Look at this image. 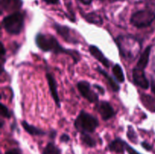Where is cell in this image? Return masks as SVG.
Here are the masks:
<instances>
[{
    "mask_svg": "<svg viewBox=\"0 0 155 154\" xmlns=\"http://www.w3.org/2000/svg\"><path fill=\"white\" fill-rule=\"evenodd\" d=\"M112 72H113L114 79H116L118 82L123 83L125 82V75H124L122 67L119 63H116L114 65L113 68H112Z\"/></svg>",
    "mask_w": 155,
    "mask_h": 154,
    "instance_id": "obj_18",
    "label": "cell"
},
{
    "mask_svg": "<svg viewBox=\"0 0 155 154\" xmlns=\"http://www.w3.org/2000/svg\"><path fill=\"white\" fill-rule=\"evenodd\" d=\"M110 2H116V1H120V0H110ZM121 1H122V0H121Z\"/></svg>",
    "mask_w": 155,
    "mask_h": 154,
    "instance_id": "obj_34",
    "label": "cell"
},
{
    "mask_svg": "<svg viewBox=\"0 0 155 154\" xmlns=\"http://www.w3.org/2000/svg\"><path fill=\"white\" fill-rule=\"evenodd\" d=\"M92 86H93L94 88L96 89V90L98 91V94H101V95H104V94H105V90H104V88L102 86L98 84H94Z\"/></svg>",
    "mask_w": 155,
    "mask_h": 154,
    "instance_id": "obj_23",
    "label": "cell"
},
{
    "mask_svg": "<svg viewBox=\"0 0 155 154\" xmlns=\"http://www.w3.org/2000/svg\"><path fill=\"white\" fill-rule=\"evenodd\" d=\"M133 83L142 89H148L150 86L149 80L147 79L144 69L135 66L133 69Z\"/></svg>",
    "mask_w": 155,
    "mask_h": 154,
    "instance_id": "obj_9",
    "label": "cell"
},
{
    "mask_svg": "<svg viewBox=\"0 0 155 154\" xmlns=\"http://www.w3.org/2000/svg\"><path fill=\"white\" fill-rule=\"evenodd\" d=\"M151 50H152V46L151 45H148L145 51H143L142 54L139 57V60H138L137 63H136V67L139 68V69H145L147 67L149 62L150 55H151Z\"/></svg>",
    "mask_w": 155,
    "mask_h": 154,
    "instance_id": "obj_15",
    "label": "cell"
},
{
    "mask_svg": "<svg viewBox=\"0 0 155 154\" xmlns=\"http://www.w3.org/2000/svg\"><path fill=\"white\" fill-rule=\"evenodd\" d=\"M45 2H46L47 4H50V5H57L59 4V0H43Z\"/></svg>",
    "mask_w": 155,
    "mask_h": 154,
    "instance_id": "obj_30",
    "label": "cell"
},
{
    "mask_svg": "<svg viewBox=\"0 0 155 154\" xmlns=\"http://www.w3.org/2000/svg\"><path fill=\"white\" fill-rule=\"evenodd\" d=\"M42 154H61V149L52 142L47 143L42 151Z\"/></svg>",
    "mask_w": 155,
    "mask_h": 154,
    "instance_id": "obj_20",
    "label": "cell"
},
{
    "mask_svg": "<svg viewBox=\"0 0 155 154\" xmlns=\"http://www.w3.org/2000/svg\"><path fill=\"white\" fill-rule=\"evenodd\" d=\"M0 113L2 117L6 118V119H10L12 117V113L9 110V109L6 107L5 104H1V110H0Z\"/></svg>",
    "mask_w": 155,
    "mask_h": 154,
    "instance_id": "obj_22",
    "label": "cell"
},
{
    "mask_svg": "<svg viewBox=\"0 0 155 154\" xmlns=\"http://www.w3.org/2000/svg\"><path fill=\"white\" fill-rule=\"evenodd\" d=\"M35 42L38 48L42 51L51 52L55 54H68L72 57L74 63H77L81 60V54L78 51L64 48L53 35L39 33L36 36Z\"/></svg>",
    "mask_w": 155,
    "mask_h": 154,
    "instance_id": "obj_1",
    "label": "cell"
},
{
    "mask_svg": "<svg viewBox=\"0 0 155 154\" xmlns=\"http://www.w3.org/2000/svg\"><path fill=\"white\" fill-rule=\"evenodd\" d=\"M99 125V121L95 116L85 110H81L74 121L76 129L82 133H93Z\"/></svg>",
    "mask_w": 155,
    "mask_h": 154,
    "instance_id": "obj_3",
    "label": "cell"
},
{
    "mask_svg": "<svg viewBox=\"0 0 155 154\" xmlns=\"http://www.w3.org/2000/svg\"><path fill=\"white\" fill-rule=\"evenodd\" d=\"M77 89L83 98L92 104H97L99 101L98 93L92 88L90 83L85 80H81L77 83Z\"/></svg>",
    "mask_w": 155,
    "mask_h": 154,
    "instance_id": "obj_7",
    "label": "cell"
},
{
    "mask_svg": "<svg viewBox=\"0 0 155 154\" xmlns=\"http://www.w3.org/2000/svg\"><path fill=\"white\" fill-rule=\"evenodd\" d=\"M141 145H142V146L144 148V149H145L146 150H148V151H150L152 149V146L145 141L142 142V143H141Z\"/></svg>",
    "mask_w": 155,
    "mask_h": 154,
    "instance_id": "obj_27",
    "label": "cell"
},
{
    "mask_svg": "<svg viewBox=\"0 0 155 154\" xmlns=\"http://www.w3.org/2000/svg\"><path fill=\"white\" fill-rule=\"evenodd\" d=\"M78 1L80 2L81 3H83V4L86 5H90L91 3L92 2V0H78Z\"/></svg>",
    "mask_w": 155,
    "mask_h": 154,
    "instance_id": "obj_31",
    "label": "cell"
},
{
    "mask_svg": "<svg viewBox=\"0 0 155 154\" xmlns=\"http://www.w3.org/2000/svg\"><path fill=\"white\" fill-rule=\"evenodd\" d=\"M5 154H22V151L19 148H13L6 151Z\"/></svg>",
    "mask_w": 155,
    "mask_h": 154,
    "instance_id": "obj_24",
    "label": "cell"
},
{
    "mask_svg": "<svg viewBox=\"0 0 155 154\" xmlns=\"http://www.w3.org/2000/svg\"><path fill=\"white\" fill-rule=\"evenodd\" d=\"M45 77H46L47 82H48V88H49L50 93H51V97H52L53 100L55 102L56 105L58 106V108L61 107V101L60 98H59L58 92V84L56 82L55 78L54 75L50 72H46L45 74Z\"/></svg>",
    "mask_w": 155,
    "mask_h": 154,
    "instance_id": "obj_10",
    "label": "cell"
},
{
    "mask_svg": "<svg viewBox=\"0 0 155 154\" xmlns=\"http://www.w3.org/2000/svg\"><path fill=\"white\" fill-rule=\"evenodd\" d=\"M80 140L83 142V143H84L86 146H89V147H94L97 144L96 140L93 137H92L89 133L80 134Z\"/></svg>",
    "mask_w": 155,
    "mask_h": 154,
    "instance_id": "obj_19",
    "label": "cell"
},
{
    "mask_svg": "<svg viewBox=\"0 0 155 154\" xmlns=\"http://www.w3.org/2000/svg\"><path fill=\"white\" fill-rule=\"evenodd\" d=\"M22 0H0L1 14L4 11H15L22 7Z\"/></svg>",
    "mask_w": 155,
    "mask_h": 154,
    "instance_id": "obj_11",
    "label": "cell"
},
{
    "mask_svg": "<svg viewBox=\"0 0 155 154\" xmlns=\"http://www.w3.org/2000/svg\"><path fill=\"white\" fill-rule=\"evenodd\" d=\"M21 125H22L23 128L29 134L33 136H42L45 135L46 134V131L44 130L41 129V128H38V127L35 126V125H30L26 121H22L21 122Z\"/></svg>",
    "mask_w": 155,
    "mask_h": 154,
    "instance_id": "obj_16",
    "label": "cell"
},
{
    "mask_svg": "<svg viewBox=\"0 0 155 154\" xmlns=\"http://www.w3.org/2000/svg\"><path fill=\"white\" fill-rule=\"evenodd\" d=\"M53 27L55 30V31L57 32L58 34L61 36L62 39L65 42H68V43L74 44V45H77V44L80 43L78 35L76 33L75 30L71 29L68 26L61 25V24L54 23L53 24Z\"/></svg>",
    "mask_w": 155,
    "mask_h": 154,
    "instance_id": "obj_6",
    "label": "cell"
},
{
    "mask_svg": "<svg viewBox=\"0 0 155 154\" xmlns=\"http://www.w3.org/2000/svg\"><path fill=\"white\" fill-rule=\"evenodd\" d=\"M96 70L98 71V73L101 74V75H103V77H104L106 80L107 82V84L110 86V88H111V90L114 92H118L120 89V86L117 83V81L115 80V79H114L113 77L110 76L107 72H106L104 69H103L100 66H98L96 67Z\"/></svg>",
    "mask_w": 155,
    "mask_h": 154,
    "instance_id": "obj_14",
    "label": "cell"
},
{
    "mask_svg": "<svg viewBox=\"0 0 155 154\" xmlns=\"http://www.w3.org/2000/svg\"><path fill=\"white\" fill-rule=\"evenodd\" d=\"M150 86H151V91L155 95V79L154 78H151V83H150Z\"/></svg>",
    "mask_w": 155,
    "mask_h": 154,
    "instance_id": "obj_29",
    "label": "cell"
},
{
    "mask_svg": "<svg viewBox=\"0 0 155 154\" xmlns=\"http://www.w3.org/2000/svg\"><path fill=\"white\" fill-rule=\"evenodd\" d=\"M1 128H3V125H4V120H3L2 119H1Z\"/></svg>",
    "mask_w": 155,
    "mask_h": 154,
    "instance_id": "obj_33",
    "label": "cell"
},
{
    "mask_svg": "<svg viewBox=\"0 0 155 154\" xmlns=\"http://www.w3.org/2000/svg\"><path fill=\"white\" fill-rule=\"evenodd\" d=\"M127 136L128 137L129 140L132 142V143L137 144L139 142V139H138V134L136 131H135L134 128L131 125H129L127 127Z\"/></svg>",
    "mask_w": 155,
    "mask_h": 154,
    "instance_id": "obj_21",
    "label": "cell"
},
{
    "mask_svg": "<svg viewBox=\"0 0 155 154\" xmlns=\"http://www.w3.org/2000/svg\"><path fill=\"white\" fill-rule=\"evenodd\" d=\"M84 19L89 24H95L97 26H101L103 24V19L96 12H90V13L83 14Z\"/></svg>",
    "mask_w": 155,
    "mask_h": 154,
    "instance_id": "obj_17",
    "label": "cell"
},
{
    "mask_svg": "<svg viewBox=\"0 0 155 154\" xmlns=\"http://www.w3.org/2000/svg\"><path fill=\"white\" fill-rule=\"evenodd\" d=\"M56 134H57V131H56L55 130H52V131H51L49 132V135L51 138H54V137H55Z\"/></svg>",
    "mask_w": 155,
    "mask_h": 154,
    "instance_id": "obj_32",
    "label": "cell"
},
{
    "mask_svg": "<svg viewBox=\"0 0 155 154\" xmlns=\"http://www.w3.org/2000/svg\"><path fill=\"white\" fill-rule=\"evenodd\" d=\"M70 140H71V137L67 134H61L60 137V141L62 142V143H68V142L70 141Z\"/></svg>",
    "mask_w": 155,
    "mask_h": 154,
    "instance_id": "obj_25",
    "label": "cell"
},
{
    "mask_svg": "<svg viewBox=\"0 0 155 154\" xmlns=\"http://www.w3.org/2000/svg\"><path fill=\"white\" fill-rule=\"evenodd\" d=\"M128 143L120 137H117L112 140L108 145L109 150L117 153H124L127 151V146Z\"/></svg>",
    "mask_w": 155,
    "mask_h": 154,
    "instance_id": "obj_13",
    "label": "cell"
},
{
    "mask_svg": "<svg viewBox=\"0 0 155 154\" xmlns=\"http://www.w3.org/2000/svg\"><path fill=\"white\" fill-rule=\"evenodd\" d=\"M89 53L91 54V55L92 57H95L97 60L100 62L102 65H104L105 67L109 68L110 66V62L107 57H105L104 54H103L102 51L98 48V47H97L96 45H91L89 47Z\"/></svg>",
    "mask_w": 155,
    "mask_h": 154,
    "instance_id": "obj_12",
    "label": "cell"
},
{
    "mask_svg": "<svg viewBox=\"0 0 155 154\" xmlns=\"http://www.w3.org/2000/svg\"><path fill=\"white\" fill-rule=\"evenodd\" d=\"M2 25L8 34L19 35L24 27V14L16 11L5 17L2 21Z\"/></svg>",
    "mask_w": 155,
    "mask_h": 154,
    "instance_id": "obj_4",
    "label": "cell"
},
{
    "mask_svg": "<svg viewBox=\"0 0 155 154\" xmlns=\"http://www.w3.org/2000/svg\"><path fill=\"white\" fill-rule=\"evenodd\" d=\"M96 110L104 121H107L114 117L116 115L114 109L110 102L107 101H99L95 105Z\"/></svg>",
    "mask_w": 155,
    "mask_h": 154,
    "instance_id": "obj_8",
    "label": "cell"
},
{
    "mask_svg": "<svg viewBox=\"0 0 155 154\" xmlns=\"http://www.w3.org/2000/svg\"><path fill=\"white\" fill-rule=\"evenodd\" d=\"M120 54L128 62L134 61L142 48V42L132 35H120L115 39Z\"/></svg>",
    "mask_w": 155,
    "mask_h": 154,
    "instance_id": "obj_2",
    "label": "cell"
},
{
    "mask_svg": "<svg viewBox=\"0 0 155 154\" xmlns=\"http://www.w3.org/2000/svg\"><path fill=\"white\" fill-rule=\"evenodd\" d=\"M155 21V13L151 10H140L135 12L130 18V23L138 29L150 27Z\"/></svg>",
    "mask_w": 155,
    "mask_h": 154,
    "instance_id": "obj_5",
    "label": "cell"
},
{
    "mask_svg": "<svg viewBox=\"0 0 155 154\" xmlns=\"http://www.w3.org/2000/svg\"><path fill=\"white\" fill-rule=\"evenodd\" d=\"M127 151L129 154H141L139 153L138 151H136L134 148H133L131 146H130L129 144H127Z\"/></svg>",
    "mask_w": 155,
    "mask_h": 154,
    "instance_id": "obj_26",
    "label": "cell"
},
{
    "mask_svg": "<svg viewBox=\"0 0 155 154\" xmlns=\"http://www.w3.org/2000/svg\"><path fill=\"white\" fill-rule=\"evenodd\" d=\"M151 69L155 74V45L154 46V53L152 55V60H151Z\"/></svg>",
    "mask_w": 155,
    "mask_h": 154,
    "instance_id": "obj_28",
    "label": "cell"
}]
</instances>
